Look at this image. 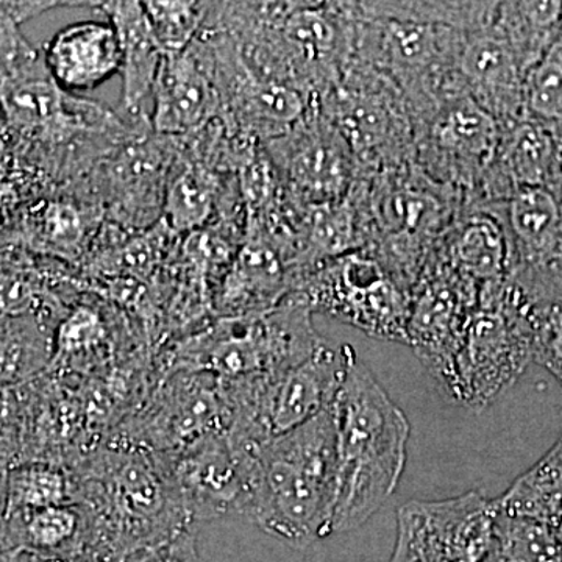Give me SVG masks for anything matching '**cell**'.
Segmentation results:
<instances>
[{
  "label": "cell",
  "instance_id": "6da1fadb",
  "mask_svg": "<svg viewBox=\"0 0 562 562\" xmlns=\"http://www.w3.org/2000/svg\"><path fill=\"white\" fill-rule=\"evenodd\" d=\"M66 469L92 560H117L194 528L157 454L105 441Z\"/></svg>",
  "mask_w": 562,
  "mask_h": 562
},
{
  "label": "cell",
  "instance_id": "7a4b0ae2",
  "mask_svg": "<svg viewBox=\"0 0 562 562\" xmlns=\"http://www.w3.org/2000/svg\"><path fill=\"white\" fill-rule=\"evenodd\" d=\"M333 416L338 469L330 535H339L368 522L397 490L412 424L349 344Z\"/></svg>",
  "mask_w": 562,
  "mask_h": 562
},
{
  "label": "cell",
  "instance_id": "3957f363",
  "mask_svg": "<svg viewBox=\"0 0 562 562\" xmlns=\"http://www.w3.org/2000/svg\"><path fill=\"white\" fill-rule=\"evenodd\" d=\"M338 449L333 405L258 446L244 517L294 549L330 535Z\"/></svg>",
  "mask_w": 562,
  "mask_h": 562
},
{
  "label": "cell",
  "instance_id": "277c9868",
  "mask_svg": "<svg viewBox=\"0 0 562 562\" xmlns=\"http://www.w3.org/2000/svg\"><path fill=\"white\" fill-rule=\"evenodd\" d=\"M349 195L364 227V249L413 294L438 260L443 236L465 209L464 202L414 161L360 172Z\"/></svg>",
  "mask_w": 562,
  "mask_h": 562
},
{
  "label": "cell",
  "instance_id": "5b68a950",
  "mask_svg": "<svg viewBox=\"0 0 562 562\" xmlns=\"http://www.w3.org/2000/svg\"><path fill=\"white\" fill-rule=\"evenodd\" d=\"M312 310L295 294L260 316L213 317L157 350V371L206 372L221 382L276 375L319 349Z\"/></svg>",
  "mask_w": 562,
  "mask_h": 562
},
{
  "label": "cell",
  "instance_id": "8992f818",
  "mask_svg": "<svg viewBox=\"0 0 562 562\" xmlns=\"http://www.w3.org/2000/svg\"><path fill=\"white\" fill-rule=\"evenodd\" d=\"M535 361L531 306L508 281L483 288L452 372L442 387L453 401L483 409Z\"/></svg>",
  "mask_w": 562,
  "mask_h": 562
},
{
  "label": "cell",
  "instance_id": "52a82bcc",
  "mask_svg": "<svg viewBox=\"0 0 562 562\" xmlns=\"http://www.w3.org/2000/svg\"><path fill=\"white\" fill-rule=\"evenodd\" d=\"M314 103L349 144L360 172L414 161L412 110L379 70L350 61Z\"/></svg>",
  "mask_w": 562,
  "mask_h": 562
},
{
  "label": "cell",
  "instance_id": "ba28073f",
  "mask_svg": "<svg viewBox=\"0 0 562 562\" xmlns=\"http://www.w3.org/2000/svg\"><path fill=\"white\" fill-rule=\"evenodd\" d=\"M176 151V136L151 131L146 114L136 120L131 133L103 151L79 183L65 192L101 206L105 220L122 228L144 231L162 220L166 184Z\"/></svg>",
  "mask_w": 562,
  "mask_h": 562
},
{
  "label": "cell",
  "instance_id": "9c48e42d",
  "mask_svg": "<svg viewBox=\"0 0 562 562\" xmlns=\"http://www.w3.org/2000/svg\"><path fill=\"white\" fill-rule=\"evenodd\" d=\"M291 294L312 313L327 314L383 341L406 344L412 294L369 249L322 262L295 280Z\"/></svg>",
  "mask_w": 562,
  "mask_h": 562
},
{
  "label": "cell",
  "instance_id": "30bf717a",
  "mask_svg": "<svg viewBox=\"0 0 562 562\" xmlns=\"http://www.w3.org/2000/svg\"><path fill=\"white\" fill-rule=\"evenodd\" d=\"M501 132V122L469 95H450L414 121V162L471 209L497 157Z\"/></svg>",
  "mask_w": 562,
  "mask_h": 562
},
{
  "label": "cell",
  "instance_id": "8fae6325",
  "mask_svg": "<svg viewBox=\"0 0 562 562\" xmlns=\"http://www.w3.org/2000/svg\"><path fill=\"white\" fill-rule=\"evenodd\" d=\"M497 502L480 492L446 501H412L397 512L390 562H484L490 553Z\"/></svg>",
  "mask_w": 562,
  "mask_h": 562
},
{
  "label": "cell",
  "instance_id": "7c38bea8",
  "mask_svg": "<svg viewBox=\"0 0 562 562\" xmlns=\"http://www.w3.org/2000/svg\"><path fill=\"white\" fill-rule=\"evenodd\" d=\"M257 449L239 442L231 431H220L157 457L195 525L231 514L243 516Z\"/></svg>",
  "mask_w": 562,
  "mask_h": 562
},
{
  "label": "cell",
  "instance_id": "4fadbf2b",
  "mask_svg": "<svg viewBox=\"0 0 562 562\" xmlns=\"http://www.w3.org/2000/svg\"><path fill=\"white\" fill-rule=\"evenodd\" d=\"M262 146L284 192L308 205L341 201L360 176L349 144L316 103L290 131Z\"/></svg>",
  "mask_w": 562,
  "mask_h": 562
},
{
  "label": "cell",
  "instance_id": "5bb4252c",
  "mask_svg": "<svg viewBox=\"0 0 562 562\" xmlns=\"http://www.w3.org/2000/svg\"><path fill=\"white\" fill-rule=\"evenodd\" d=\"M480 291L439 258L413 291L406 344L442 387L479 308Z\"/></svg>",
  "mask_w": 562,
  "mask_h": 562
},
{
  "label": "cell",
  "instance_id": "9a60e30c",
  "mask_svg": "<svg viewBox=\"0 0 562 562\" xmlns=\"http://www.w3.org/2000/svg\"><path fill=\"white\" fill-rule=\"evenodd\" d=\"M101 206L65 191L33 199L0 233V246L18 247L79 271L101 232Z\"/></svg>",
  "mask_w": 562,
  "mask_h": 562
},
{
  "label": "cell",
  "instance_id": "2e32d148",
  "mask_svg": "<svg viewBox=\"0 0 562 562\" xmlns=\"http://www.w3.org/2000/svg\"><path fill=\"white\" fill-rule=\"evenodd\" d=\"M535 63L495 24L494 14L490 24L465 35L457 79L465 95L505 124L524 116L525 79Z\"/></svg>",
  "mask_w": 562,
  "mask_h": 562
},
{
  "label": "cell",
  "instance_id": "e0dca14e",
  "mask_svg": "<svg viewBox=\"0 0 562 562\" xmlns=\"http://www.w3.org/2000/svg\"><path fill=\"white\" fill-rule=\"evenodd\" d=\"M497 157L487 173L479 202L471 209L505 201L520 188H554L562 179L561 128L532 117L501 124Z\"/></svg>",
  "mask_w": 562,
  "mask_h": 562
},
{
  "label": "cell",
  "instance_id": "ac0fdd59",
  "mask_svg": "<svg viewBox=\"0 0 562 562\" xmlns=\"http://www.w3.org/2000/svg\"><path fill=\"white\" fill-rule=\"evenodd\" d=\"M286 255L265 236L249 233L211 297L213 317L260 316L279 306L294 290Z\"/></svg>",
  "mask_w": 562,
  "mask_h": 562
},
{
  "label": "cell",
  "instance_id": "d6986e66",
  "mask_svg": "<svg viewBox=\"0 0 562 562\" xmlns=\"http://www.w3.org/2000/svg\"><path fill=\"white\" fill-rule=\"evenodd\" d=\"M220 114V95L194 52L188 47L181 54L165 55L151 90V131L179 138Z\"/></svg>",
  "mask_w": 562,
  "mask_h": 562
},
{
  "label": "cell",
  "instance_id": "ffe728a7",
  "mask_svg": "<svg viewBox=\"0 0 562 562\" xmlns=\"http://www.w3.org/2000/svg\"><path fill=\"white\" fill-rule=\"evenodd\" d=\"M236 188L233 173L222 171L188 136H179L166 184L162 220L180 236L199 231L216 217Z\"/></svg>",
  "mask_w": 562,
  "mask_h": 562
},
{
  "label": "cell",
  "instance_id": "44dd1931",
  "mask_svg": "<svg viewBox=\"0 0 562 562\" xmlns=\"http://www.w3.org/2000/svg\"><path fill=\"white\" fill-rule=\"evenodd\" d=\"M43 58L55 83L79 95L120 74V40L109 21L76 22L43 47Z\"/></svg>",
  "mask_w": 562,
  "mask_h": 562
},
{
  "label": "cell",
  "instance_id": "7402d4cb",
  "mask_svg": "<svg viewBox=\"0 0 562 562\" xmlns=\"http://www.w3.org/2000/svg\"><path fill=\"white\" fill-rule=\"evenodd\" d=\"M116 31L121 47V109L125 117L146 116L143 105L151 98L165 52L151 32L143 3L135 0L91 2Z\"/></svg>",
  "mask_w": 562,
  "mask_h": 562
},
{
  "label": "cell",
  "instance_id": "603a6c76",
  "mask_svg": "<svg viewBox=\"0 0 562 562\" xmlns=\"http://www.w3.org/2000/svg\"><path fill=\"white\" fill-rule=\"evenodd\" d=\"M439 260L479 284L480 290L508 276L509 250L502 222L491 211L464 209L443 236Z\"/></svg>",
  "mask_w": 562,
  "mask_h": 562
},
{
  "label": "cell",
  "instance_id": "cb8c5ba5",
  "mask_svg": "<svg viewBox=\"0 0 562 562\" xmlns=\"http://www.w3.org/2000/svg\"><path fill=\"white\" fill-rule=\"evenodd\" d=\"M0 541L14 554L90 557L87 517L76 503L2 517Z\"/></svg>",
  "mask_w": 562,
  "mask_h": 562
},
{
  "label": "cell",
  "instance_id": "d4e9b609",
  "mask_svg": "<svg viewBox=\"0 0 562 562\" xmlns=\"http://www.w3.org/2000/svg\"><path fill=\"white\" fill-rule=\"evenodd\" d=\"M55 325L38 317L0 316V387H18L49 366Z\"/></svg>",
  "mask_w": 562,
  "mask_h": 562
},
{
  "label": "cell",
  "instance_id": "484cf974",
  "mask_svg": "<svg viewBox=\"0 0 562 562\" xmlns=\"http://www.w3.org/2000/svg\"><path fill=\"white\" fill-rule=\"evenodd\" d=\"M498 509L554 527L562 520V436L541 460L531 465L495 498Z\"/></svg>",
  "mask_w": 562,
  "mask_h": 562
},
{
  "label": "cell",
  "instance_id": "4316f807",
  "mask_svg": "<svg viewBox=\"0 0 562 562\" xmlns=\"http://www.w3.org/2000/svg\"><path fill=\"white\" fill-rule=\"evenodd\" d=\"M74 503V483L68 469L43 461L11 465L3 483L2 517Z\"/></svg>",
  "mask_w": 562,
  "mask_h": 562
},
{
  "label": "cell",
  "instance_id": "83f0119b",
  "mask_svg": "<svg viewBox=\"0 0 562 562\" xmlns=\"http://www.w3.org/2000/svg\"><path fill=\"white\" fill-rule=\"evenodd\" d=\"M484 562H562L552 525L498 509Z\"/></svg>",
  "mask_w": 562,
  "mask_h": 562
},
{
  "label": "cell",
  "instance_id": "f1b7e54d",
  "mask_svg": "<svg viewBox=\"0 0 562 562\" xmlns=\"http://www.w3.org/2000/svg\"><path fill=\"white\" fill-rule=\"evenodd\" d=\"M66 7H91V2H52V0H22L0 2V90L22 69L38 60L43 52L36 49L22 35L24 22Z\"/></svg>",
  "mask_w": 562,
  "mask_h": 562
},
{
  "label": "cell",
  "instance_id": "f546056e",
  "mask_svg": "<svg viewBox=\"0 0 562 562\" xmlns=\"http://www.w3.org/2000/svg\"><path fill=\"white\" fill-rule=\"evenodd\" d=\"M524 114L562 128V38L557 36L528 70Z\"/></svg>",
  "mask_w": 562,
  "mask_h": 562
},
{
  "label": "cell",
  "instance_id": "4dcf8cb0",
  "mask_svg": "<svg viewBox=\"0 0 562 562\" xmlns=\"http://www.w3.org/2000/svg\"><path fill=\"white\" fill-rule=\"evenodd\" d=\"M140 3L165 55L187 50L201 33L205 20V2L147 0Z\"/></svg>",
  "mask_w": 562,
  "mask_h": 562
},
{
  "label": "cell",
  "instance_id": "1f68e13d",
  "mask_svg": "<svg viewBox=\"0 0 562 562\" xmlns=\"http://www.w3.org/2000/svg\"><path fill=\"white\" fill-rule=\"evenodd\" d=\"M47 192L49 184L14 150L0 125V233L29 202Z\"/></svg>",
  "mask_w": 562,
  "mask_h": 562
},
{
  "label": "cell",
  "instance_id": "d6a6232c",
  "mask_svg": "<svg viewBox=\"0 0 562 562\" xmlns=\"http://www.w3.org/2000/svg\"><path fill=\"white\" fill-rule=\"evenodd\" d=\"M535 361L562 384V303L532 312Z\"/></svg>",
  "mask_w": 562,
  "mask_h": 562
},
{
  "label": "cell",
  "instance_id": "836d02e7",
  "mask_svg": "<svg viewBox=\"0 0 562 562\" xmlns=\"http://www.w3.org/2000/svg\"><path fill=\"white\" fill-rule=\"evenodd\" d=\"M22 405L18 387H0V468L20 461Z\"/></svg>",
  "mask_w": 562,
  "mask_h": 562
},
{
  "label": "cell",
  "instance_id": "e575fe53",
  "mask_svg": "<svg viewBox=\"0 0 562 562\" xmlns=\"http://www.w3.org/2000/svg\"><path fill=\"white\" fill-rule=\"evenodd\" d=\"M110 562H201V560H199L194 528H191L169 541L125 554Z\"/></svg>",
  "mask_w": 562,
  "mask_h": 562
},
{
  "label": "cell",
  "instance_id": "d590c367",
  "mask_svg": "<svg viewBox=\"0 0 562 562\" xmlns=\"http://www.w3.org/2000/svg\"><path fill=\"white\" fill-rule=\"evenodd\" d=\"M21 562H98L92 560L90 557H72V558H61V557H27L24 554Z\"/></svg>",
  "mask_w": 562,
  "mask_h": 562
},
{
  "label": "cell",
  "instance_id": "8d00e7d4",
  "mask_svg": "<svg viewBox=\"0 0 562 562\" xmlns=\"http://www.w3.org/2000/svg\"><path fill=\"white\" fill-rule=\"evenodd\" d=\"M553 530H554V535H557L558 542H560V547L562 550V520H560V522L554 525Z\"/></svg>",
  "mask_w": 562,
  "mask_h": 562
},
{
  "label": "cell",
  "instance_id": "74e56055",
  "mask_svg": "<svg viewBox=\"0 0 562 562\" xmlns=\"http://www.w3.org/2000/svg\"><path fill=\"white\" fill-rule=\"evenodd\" d=\"M558 36H561V38H562V13H561L560 25H558Z\"/></svg>",
  "mask_w": 562,
  "mask_h": 562
}]
</instances>
